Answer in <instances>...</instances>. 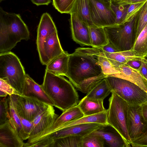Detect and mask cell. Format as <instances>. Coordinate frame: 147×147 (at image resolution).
<instances>
[{"mask_svg":"<svg viewBox=\"0 0 147 147\" xmlns=\"http://www.w3.org/2000/svg\"><path fill=\"white\" fill-rule=\"evenodd\" d=\"M69 54L66 76L77 90L87 94L106 77L93 48H82Z\"/></svg>","mask_w":147,"mask_h":147,"instance_id":"cell-1","label":"cell"},{"mask_svg":"<svg viewBox=\"0 0 147 147\" xmlns=\"http://www.w3.org/2000/svg\"><path fill=\"white\" fill-rule=\"evenodd\" d=\"M41 86L54 106L63 112L79 102V95L71 83L61 76L45 70Z\"/></svg>","mask_w":147,"mask_h":147,"instance_id":"cell-2","label":"cell"},{"mask_svg":"<svg viewBox=\"0 0 147 147\" xmlns=\"http://www.w3.org/2000/svg\"><path fill=\"white\" fill-rule=\"evenodd\" d=\"M30 38L28 28L20 15L0 8V54L10 51L22 40Z\"/></svg>","mask_w":147,"mask_h":147,"instance_id":"cell-3","label":"cell"},{"mask_svg":"<svg viewBox=\"0 0 147 147\" xmlns=\"http://www.w3.org/2000/svg\"><path fill=\"white\" fill-rule=\"evenodd\" d=\"M26 74L18 57L11 51L0 54V78L7 82L21 95Z\"/></svg>","mask_w":147,"mask_h":147,"instance_id":"cell-4","label":"cell"},{"mask_svg":"<svg viewBox=\"0 0 147 147\" xmlns=\"http://www.w3.org/2000/svg\"><path fill=\"white\" fill-rule=\"evenodd\" d=\"M137 14L123 24L104 27L109 43L120 52L130 50L134 46L136 38Z\"/></svg>","mask_w":147,"mask_h":147,"instance_id":"cell-5","label":"cell"},{"mask_svg":"<svg viewBox=\"0 0 147 147\" xmlns=\"http://www.w3.org/2000/svg\"><path fill=\"white\" fill-rule=\"evenodd\" d=\"M109 99L107 123L114 128L121 135L129 147L131 140L128 131L127 111L129 106L124 100L114 92Z\"/></svg>","mask_w":147,"mask_h":147,"instance_id":"cell-6","label":"cell"},{"mask_svg":"<svg viewBox=\"0 0 147 147\" xmlns=\"http://www.w3.org/2000/svg\"><path fill=\"white\" fill-rule=\"evenodd\" d=\"M111 92L115 93L129 105H141L147 101V92L127 80L108 76L106 78Z\"/></svg>","mask_w":147,"mask_h":147,"instance_id":"cell-7","label":"cell"},{"mask_svg":"<svg viewBox=\"0 0 147 147\" xmlns=\"http://www.w3.org/2000/svg\"><path fill=\"white\" fill-rule=\"evenodd\" d=\"M52 105L46 104L33 120V126L27 145L36 142L53 127L55 121L58 117Z\"/></svg>","mask_w":147,"mask_h":147,"instance_id":"cell-8","label":"cell"},{"mask_svg":"<svg viewBox=\"0 0 147 147\" xmlns=\"http://www.w3.org/2000/svg\"><path fill=\"white\" fill-rule=\"evenodd\" d=\"M90 18L95 26L116 25V16L110 6L99 0H90Z\"/></svg>","mask_w":147,"mask_h":147,"instance_id":"cell-9","label":"cell"},{"mask_svg":"<svg viewBox=\"0 0 147 147\" xmlns=\"http://www.w3.org/2000/svg\"><path fill=\"white\" fill-rule=\"evenodd\" d=\"M18 115L32 121L47 104L20 95H11Z\"/></svg>","mask_w":147,"mask_h":147,"instance_id":"cell-10","label":"cell"},{"mask_svg":"<svg viewBox=\"0 0 147 147\" xmlns=\"http://www.w3.org/2000/svg\"><path fill=\"white\" fill-rule=\"evenodd\" d=\"M127 129L131 140L139 137L147 127L141 105H129L127 111Z\"/></svg>","mask_w":147,"mask_h":147,"instance_id":"cell-11","label":"cell"},{"mask_svg":"<svg viewBox=\"0 0 147 147\" xmlns=\"http://www.w3.org/2000/svg\"><path fill=\"white\" fill-rule=\"evenodd\" d=\"M64 51L57 31L45 40L42 50L38 54L41 63L42 65H46Z\"/></svg>","mask_w":147,"mask_h":147,"instance_id":"cell-12","label":"cell"},{"mask_svg":"<svg viewBox=\"0 0 147 147\" xmlns=\"http://www.w3.org/2000/svg\"><path fill=\"white\" fill-rule=\"evenodd\" d=\"M102 125L96 123L76 124L59 129L43 139L47 138L54 140L68 136L83 137L98 129Z\"/></svg>","mask_w":147,"mask_h":147,"instance_id":"cell-13","label":"cell"},{"mask_svg":"<svg viewBox=\"0 0 147 147\" xmlns=\"http://www.w3.org/2000/svg\"><path fill=\"white\" fill-rule=\"evenodd\" d=\"M70 22L72 38L81 46H91L89 27L85 24L74 13H70Z\"/></svg>","mask_w":147,"mask_h":147,"instance_id":"cell-14","label":"cell"},{"mask_svg":"<svg viewBox=\"0 0 147 147\" xmlns=\"http://www.w3.org/2000/svg\"><path fill=\"white\" fill-rule=\"evenodd\" d=\"M24 143L9 120L0 125V147H23Z\"/></svg>","mask_w":147,"mask_h":147,"instance_id":"cell-15","label":"cell"},{"mask_svg":"<svg viewBox=\"0 0 147 147\" xmlns=\"http://www.w3.org/2000/svg\"><path fill=\"white\" fill-rule=\"evenodd\" d=\"M102 138L105 144L111 147H129L119 133L113 127L108 123L102 125L92 131Z\"/></svg>","mask_w":147,"mask_h":147,"instance_id":"cell-16","label":"cell"},{"mask_svg":"<svg viewBox=\"0 0 147 147\" xmlns=\"http://www.w3.org/2000/svg\"><path fill=\"white\" fill-rule=\"evenodd\" d=\"M21 95L55 106L54 102L45 92L41 85L36 83L28 74H26Z\"/></svg>","mask_w":147,"mask_h":147,"instance_id":"cell-17","label":"cell"},{"mask_svg":"<svg viewBox=\"0 0 147 147\" xmlns=\"http://www.w3.org/2000/svg\"><path fill=\"white\" fill-rule=\"evenodd\" d=\"M57 31L50 15L47 13H43L41 16L37 30L36 43L38 54L42 50L45 40Z\"/></svg>","mask_w":147,"mask_h":147,"instance_id":"cell-18","label":"cell"},{"mask_svg":"<svg viewBox=\"0 0 147 147\" xmlns=\"http://www.w3.org/2000/svg\"><path fill=\"white\" fill-rule=\"evenodd\" d=\"M117 68L120 73L110 76L130 81L147 92V79L138 70L134 69L126 64L120 65Z\"/></svg>","mask_w":147,"mask_h":147,"instance_id":"cell-19","label":"cell"},{"mask_svg":"<svg viewBox=\"0 0 147 147\" xmlns=\"http://www.w3.org/2000/svg\"><path fill=\"white\" fill-rule=\"evenodd\" d=\"M103 52L106 57L116 68L120 65L126 64L131 60H139L143 61L147 60L146 58L139 55L132 49L115 53Z\"/></svg>","mask_w":147,"mask_h":147,"instance_id":"cell-20","label":"cell"},{"mask_svg":"<svg viewBox=\"0 0 147 147\" xmlns=\"http://www.w3.org/2000/svg\"><path fill=\"white\" fill-rule=\"evenodd\" d=\"M69 54L64 51L46 65V70L57 75L66 76Z\"/></svg>","mask_w":147,"mask_h":147,"instance_id":"cell-21","label":"cell"},{"mask_svg":"<svg viewBox=\"0 0 147 147\" xmlns=\"http://www.w3.org/2000/svg\"><path fill=\"white\" fill-rule=\"evenodd\" d=\"M107 113L108 109L98 113L84 116L76 120L65 123L58 128L52 129L50 132L52 133L59 129L78 124L89 123H98L102 125L107 124Z\"/></svg>","mask_w":147,"mask_h":147,"instance_id":"cell-22","label":"cell"},{"mask_svg":"<svg viewBox=\"0 0 147 147\" xmlns=\"http://www.w3.org/2000/svg\"><path fill=\"white\" fill-rule=\"evenodd\" d=\"M103 101L89 98L85 96L77 105L84 116L98 113L106 111Z\"/></svg>","mask_w":147,"mask_h":147,"instance_id":"cell-23","label":"cell"},{"mask_svg":"<svg viewBox=\"0 0 147 147\" xmlns=\"http://www.w3.org/2000/svg\"><path fill=\"white\" fill-rule=\"evenodd\" d=\"M90 1L76 0L70 13H75L78 18L88 27L95 26L90 18Z\"/></svg>","mask_w":147,"mask_h":147,"instance_id":"cell-24","label":"cell"},{"mask_svg":"<svg viewBox=\"0 0 147 147\" xmlns=\"http://www.w3.org/2000/svg\"><path fill=\"white\" fill-rule=\"evenodd\" d=\"M84 116L83 113L77 105L63 111L56 119L52 129L58 128L65 123L76 120Z\"/></svg>","mask_w":147,"mask_h":147,"instance_id":"cell-25","label":"cell"},{"mask_svg":"<svg viewBox=\"0 0 147 147\" xmlns=\"http://www.w3.org/2000/svg\"><path fill=\"white\" fill-rule=\"evenodd\" d=\"M91 46L100 49L109 43V40L104 27L96 26L89 27Z\"/></svg>","mask_w":147,"mask_h":147,"instance_id":"cell-26","label":"cell"},{"mask_svg":"<svg viewBox=\"0 0 147 147\" xmlns=\"http://www.w3.org/2000/svg\"><path fill=\"white\" fill-rule=\"evenodd\" d=\"M111 93V90L105 78L93 87L86 96L92 99L103 101Z\"/></svg>","mask_w":147,"mask_h":147,"instance_id":"cell-27","label":"cell"},{"mask_svg":"<svg viewBox=\"0 0 147 147\" xmlns=\"http://www.w3.org/2000/svg\"><path fill=\"white\" fill-rule=\"evenodd\" d=\"M93 49L97 60L101 66L103 72L107 76L120 73L118 69L106 57L101 49L93 48Z\"/></svg>","mask_w":147,"mask_h":147,"instance_id":"cell-28","label":"cell"},{"mask_svg":"<svg viewBox=\"0 0 147 147\" xmlns=\"http://www.w3.org/2000/svg\"><path fill=\"white\" fill-rule=\"evenodd\" d=\"M132 49L139 55L147 57V24L138 36Z\"/></svg>","mask_w":147,"mask_h":147,"instance_id":"cell-29","label":"cell"},{"mask_svg":"<svg viewBox=\"0 0 147 147\" xmlns=\"http://www.w3.org/2000/svg\"><path fill=\"white\" fill-rule=\"evenodd\" d=\"M82 137L68 136L54 140L53 147H82Z\"/></svg>","mask_w":147,"mask_h":147,"instance_id":"cell-30","label":"cell"},{"mask_svg":"<svg viewBox=\"0 0 147 147\" xmlns=\"http://www.w3.org/2000/svg\"><path fill=\"white\" fill-rule=\"evenodd\" d=\"M7 99L10 115L9 120L13 127L18 131L21 137L22 134V128L19 117L15 109L11 96L8 95Z\"/></svg>","mask_w":147,"mask_h":147,"instance_id":"cell-31","label":"cell"},{"mask_svg":"<svg viewBox=\"0 0 147 147\" xmlns=\"http://www.w3.org/2000/svg\"><path fill=\"white\" fill-rule=\"evenodd\" d=\"M129 4L123 5L114 3L111 1L110 7L116 16V24L124 23Z\"/></svg>","mask_w":147,"mask_h":147,"instance_id":"cell-32","label":"cell"},{"mask_svg":"<svg viewBox=\"0 0 147 147\" xmlns=\"http://www.w3.org/2000/svg\"><path fill=\"white\" fill-rule=\"evenodd\" d=\"M82 147H104V140L99 136L92 132L83 137L82 138Z\"/></svg>","mask_w":147,"mask_h":147,"instance_id":"cell-33","label":"cell"},{"mask_svg":"<svg viewBox=\"0 0 147 147\" xmlns=\"http://www.w3.org/2000/svg\"><path fill=\"white\" fill-rule=\"evenodd\" d=\"M76 0H52L53 5L61 13H70Z\"/></svg>","mask_w":147,"mask_h":147,"instance_id":"cell-34","label":"cell"},{"mask_svg":"<svg viewBox=\"0 0 147 147\" xmlns=\"http://www.w3.org/2000/svg\"><path fill=\"white\" fill-rule=\"evenodd\" d=\"M136 23L137 38L141 32L147 24V1L137 14Z\"/></svg>","mask_w":147,"mask_h":147,"instance_id":"cell-35","label":"cell"},{"mask_svg":"<svg viewBox=\"0 0 147 147\" xmlns=\"http://www.w3.org/2000/svg\"><path fill=\"white\" fill-rule=\"evenodd\" d=\"M10 119L8 99L6 97H4L0 102V125L4 123Z\"/></svg>","mask_w":147,"mask_h":147,"instance_id":"cell-36","label":"cell"},{"mask_svg":"<svg viewBox=\"0 0 147 147\" xmlns=\"http://www.w3.org/2000/svg\"><path fill=\"white\" fill-rule=\"evenodd\" d=\"M0 96L6 97L8 95H20L19 93L9 83L0 78Z\"/></svg>","mask_w":147,"mask_h":147,"instance_id":"cell-37","label":"cell"},{"mask_svg":"<svg viewBox=\"0 0 147 147\" xmlns=\"http://www.w3.org/2000/svg\"><path fill=\"white\" fill-rule=\"evenodd\" d=\"M146 1L129 4L124 23L131 20L138 14Z\"/></svg>","mask_w":147,"mask_h":147,"instance_id":"cell-38","label":"cell"},{"mask_svg":"<svg viewBox=\"0 0 147 147\" xmlns=\"http://www.w3.org/2000/svg\"><path fill=\"white\" fill-rule=\"evenodd\" d=\"M22 126V132L21 136L23 140L28 139L33 126V122L26 120L18 115Z\"/></svg>","mask_w":147,"mask_h":147,"instance_id":"cell-39","label":"cell"},{"mask_svg":"<svg viewBox=\"0 0 147 147\" xmlns=\"http://www.w3.org/2000/svg\"><path fill=\"white\" fill-rule=\"evenodd\" d=\"M131 144L133 147H147V127L139 137L131 140Z\"/></svg>","mask_w":147,"mask_h":147,"instance_id":"cell-40","label":"cell"},{"mask_svg":"<svg viewBox=\"0 0 147 147\" xmlns=\"http://www.w3.org/2000/svg\"><path fill=\"white\" fill-rule=\"evenodd\" d=\"M100 49L103 51L110 53L120 52L115 46L109 42L103 46Z\"/></svg>","mask_w":147,"mask_h":147,"instance_id":"cell-41","label":"cell"},{"mask_svg":"<svg viewBox=\"0 0 147 147\" xmlns=\"http://www.w3.org/2000/svg\"><path fill=\"white\" fill-rule=\"evenodd\" d=\"M142 61L139 60H132L128 61L126 64L134 69L138 70L141 65Z\"/></svg>","mask_w":147,"mask_h":147,"instance_id":"cell-42","label":"cell"},{"mask_svg":"<svg viewBox=\"0 0 147 147\" xmlns=\"http://www.w3.org/2000/svg\"><path fill=\"white\" fill-rule=\"evenodd\" d=\"M138 70L146 78L147 77V60L142 61L141 65Z\"/></svg>","mask_w":147,"mask_h":147,"instance_id":"cell-43","label":"cell"},{"mask_svg":"<svg viewBox=\"0 0 147 147\" xmlns=\"http://www.w3.org/2000/svg\"><path fill=\"white\" fill-rule=\"evenodd\" d=\"M32 2L37 6L40 5H48L52 0H31Z\"/></svg>","mask_w":147,"mask_h":147,"instance_id":"cell-44","label":"cell"},{"mask_svg":"<svg viewBox=\"0 0 147 147\" xmlns=\"http://www.w3.org/2000/svg\"><path fill=\"white\" fill-rule=\"evenodd\" d=\"M142 111L144 117L147 121V101L141 105Z\"/></svg>","mask_w":147,"mask_h":147,"instance_id":"cell-45","label":"cell"},{"mask_svg":"<svg viewBox=\"0 0 147 147\" xmlns=\"http://www.w3.org/2000/svg\"><path fill=\"white\" fill-rule=\"evenodd\" d=\"M146 1L147 0H128L125 2L117 4L123 5H128L133 3H141Z\"/></svg>","mask_w":147,"mask_h":147,"instance_id":"cell-46","label":"cell"},{"mask_svg":"<svg viewBox=\"0 0 147 147\" xmlns=\"http://www.w3.org/2000/svg\"><path fill=\"white\" fill-rule=\"evenodd\" d=\"M101 1L106 4L107 5L110 6L111 2V0H99Z\"/></svg>","mask_w":147,"mask_h":147,"instance_id":"cell-47","label":"cell"},{"mask_svg":"<svg viewBox=\"0 0 147 147\" xmlns=\"http://www.w3.org/2000/svg\"><path fill=\"white\" fill-rule=\"evenodd\" d=\"M112 1L116 3H119L123 1V0H111Z\"/></svg>","mask_w":147,"mask_h":147,"instance_id":"cell-48","label":"cell"},{"mask_svg":"<svg viewBox=\"0 0 147 147\" xmlns=\"http://www.w3.org/2000/svg\"><path fill=\"white\" fill-rule=\"evenodd\" d=\"M127 0H123L122 1H121V2H120L119 3H122V2L126 1H127Z\"/></svg>","mask_w":147,"mask_h":147,"instance_id":"cell-49","label":"cell"},{"mask_svg":"<svg viewBox=\"0 0 147 147\" xmlns=\"http://www.w3.org/2000/svg\"><path fill=\"white\" fill-rule=\"evenodd\" d=\"M4 0H0V2L1 3V1H4Z\"/></svg>","mask_w":147,"mask_h":147,"instance_id":"cell-50","label":"cell"},{"mask_svg":"<svg viewBox=\"0 0 147 147\" xmlns=\"http://www.w3.org/2000/svg\"><path fill=\"white\" fill-rule=\"evenodd\" d=\"M146 78V79H147V77Z\"/></svg>","mask_w":147,"mask_h":147,"instance_id":"cell-51","label":"cell"}]
</instances>
